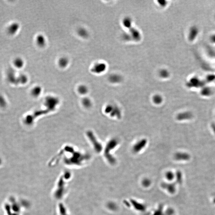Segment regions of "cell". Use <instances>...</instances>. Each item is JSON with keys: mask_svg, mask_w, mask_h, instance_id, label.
Segmentation results:
<instances>
[{"mask_svg": "<svg viewBox=\"0 0 215 215\" xmlns=\"http://www.w3.org/2000/svg\"><path fill=\"white\" fill-rule=\"evenodd\" d=\"M160 75L162 78H167L169 76L170 73L167 70H162L160 71Z\"/></svg>", "mask_w": 215, "mask_h": 215, "instance_id": "ac0fdd59", "label": "cell"}, {"mask_svg": "<svg viewBox=\"0 0 215 215\" xmlns=\"http://www.w3.org/2000/svg\"><path fill=\"white\" fill-rule=\"evenodd\" d=\"M191 116L189 113H183L178 114L177 119L179 120H185L190 119Z\"/></svg>", "mask_w": 215, "mask_h": 215, "instance_id": "4fadbf2b", "label": "cell"}, {"mask_svg": "<svg viewBox=\"0 0 215 215\" xmlns=\"http://www.w3.org/2000/svg\"><path fill=\"white\" fill-rule=\"evenodd\" d=\"M78 36L81 38L85 39L88 38L89 36V32L88 30L84 27H80L77 31Z\"/></svg>", "mask_w": 215, "mask_h": 215, "instance_id": "9c48e42d", "label": "cell"}, {"mask_svg": "<svg viewBox=\"0 0 215 215\" xmlns=\"http://www.w3.org/2000/svg\"><path fill=\"white\" fill-rule=\"evenodd\" d=\"M187 154L183 153H177L175 155V158L177 160H183L188 158Z\"/></svg>", "mask_w": 215, "mask_h": 215, "instance_id": "5bb4252c", "label": "cell"}, {"mask_svg": "<svg viewBox=\"0 0 215 215\" xmlns=\"http://www.w3.org/2000/svg\"><path fill=\"white\" fill-rule=\"evenodd\" d=\"M78 91L81 93H85L87 91V88L85 86L82 85L80 86L78 88Z\"/></svg>", "mask_w": 215, "mask_h": 215, "instance_id": "ffe728a7", "label": "cell"}, {"mask_svg": "<svg viewBox=\"0 0 215 215\" xmlns=\"http://www.w3.org/2000/svg\"><path fill=\"white\" fill-rule=\"evenodd\" d=\"M214 20L215 21V15L214 16Z\"/></svg>", "mask_w": 215, "mask_h": 215, "instance_id": "7402d4cb", "label": "cell"}, {"mask_svg": "<svg viewBox=\"0 0 215 215\" xmlns=\"http://www.w3.org/2000/svg\"><path fill=\"white\" fill-rule=\"evenodd\" d=\"M46 39L44 35L39 34L36 37V42L37 45L40 48H43L46 44Z\"/></svg>", "mask_w": 215, "mask_h": 215, "instance_id": "52a82bcc", "label": "cell"}, {"mask_svg": "<svg viewBox=\"0 0 215 215\" xmlns=\"http://www.w3.org/2000/svg\"><path fill=\"white\" fill-rule=\"evenodd\" d=\"M147 143V140L146 139H143L137 142L136 143L133 147V151L134 153L139 152L144 148Z\"/></svg>", "mask_w": 215, "mask_h": 215, "instance_id": "277c9868", "label": "cell"}, {"mask_svg": "<svg viewBox=\"0 0 215 215\" xmlns=\"http://www.w3.org/2000/svg\"><path fill=\"white\" fill-rule=\"evenodd\" d=\"M109 80L111 83H116L120 82L122 80V78L117 74H113L110 76Z\"/></svg>", "mask_w": 215, "mask_h": 215, "instance_id": "7c38bea8", "label": "cell"}, {"mask_svg": "<svg viewBox=\"0 0 215 215\" xmlns=\"http://www.w3.org/2000/svg\"><path fill=\"white\" fill-rule=\"evenodd\" d=\"M200 33V30L197 25H193L189 28L187 33L188 41L191 44L195 42L198 39Z\"/></svg>", "mask_w": 215, "mask_h": 215, "instance_id": "6da1fadb", "label": "cell"}, {"mask_svg": "<svg viewBox=\"0 0 215 215\" xmlns=\"http://www.w3.org/2000/svg\"><path fill=\"white\" fill-rule=\"evenodd\" d=\"M13 64L16 68L18 69H21L24 66L25 61L21 57H17L14 61Z\"/></svg>", "mask_w": 215, "mask_h": 215, "instance_id": "30bf717a", "label": "cell"}, {"mask_svg": "<svg viewBox=\"0 0 215 215\" xmlns=\"http://www.w3.org/2000/svg\"><path fill=\"white\" fill-rule=\"evenodd\" d=\"M107 66L105 63H98L92 67L91 71L94 74H100L105 72Z\"/></svg>", "mask_w": 215, "mask_h": 215, "instance_id": "3957f363", "label": "cell"}, {"mask_svg": "<svg viewBox=\"0 0 215 215\" xmlns=\"http://www.w3.org/2000/svg\"><path fill=\"white\" fill-rule=\"evenodd\" d=\"M111 116L112 117L116 116L118 119L121 117V113L120 110L117 106H114L112 112L111 113Z\"/></svg>", "mask_w": 215, "mask_h": 215, "instance_id": "8fae6325", "label": "cell"}, {"mask_svg": "<svg viewBox=\"0 0 215 215\" xmlns=\"http://www.w3.org/2000/svg\"><path fill=\"white\" fill-rule=\"evenodd\" d=\"M113 108L114 106L111 105H109L107 106L106 107V108L105 113L109 114V113H111L112 112L113 109Z\"/></svg>", "mask_w": 215, "mask_h": 215, "instance_id": "44dd1931", "label": "cell"}, {"mask_svg": "<svg viewBox=\"0 0 215 215\" xmlns=\"http://www.w3.org/2000/svg\"><path fill=\"white\" fill-rule=\"evenodd\" d=\"M123 25L124 27L128 29H130L132 27V21L131 19L126 18L123 20Z\"/></svg>", "mask_w": 215, "mask_h": 215, "instance_id": "2e32d148", "label": "cell"}, {"mask_svg": "<svg viewBox=\"0 0 215 215\" xmlns=\"http://www.w3.org/2000/svg\"><path fill=\"white\" fill-rule=\"evenodd\" d=\"M18 83L22 84L26 83L28 81V77L25 74H21L18 76Z\"/></svg>", "mask_w": 215, "mask_h": 215, "instance_id": "9a60e30c", "label": "cell"}, {"mask_svg": "<svg viewBox=\"0 0 215 215\" xmlns=\"http://www.w3.org/2000/svg\"><path fill=\"white\" fill-rule=\"evenodd\" d=\"M153 100L154 103L156 104H159L162 103V98L160 95L157 94V95H155L153 97Z\"/></svg>", "mask_w": 215, "mask_h": 215, "instance_id": "e0dca14e", "label": "cell"}, {"mask_svg": "<svg viewBox=\"0 0 215 215\" xmlns=\"http://www.w3.org/2000/svg\"><path fill=\"white\" fill-rule=\"evenodd\" d=\"M15 71L12 68H10L7 72V78L8 81L12 83H18V76H16Z\"/></svg>", "mask_w": 215, "mask_h": 215, "instance_id": "5b68a950", "label": "cell"}, {"mask_svg": "<svg viewBox=\"0 0 215 215\" xmlns=\"http://www.w3.org/2000/svg\"><path fill=\"white\" fill-rule=\"evenodd\" d=\"M118 142L117 139H113L110 140L106 146L105 151V155L107 159L111 163L114 164L116 162L115 158L110 154V152L116 147L118 144Z\"/></svg>", "mask_w": 215, "mask_h": 215, "instance_id": "7a4b0ae2", "label": "cell"}, {"mask_svg": "<svg viewBox=\"0 0 215 215\" xmlns=\"http://www.w3.org/2000/svg\"><path fill=\"white\" fill-rule=\"evenodd\" d=\"M70 63V60L66 57H62L58 61V65L60 68L65 69L68 67Z\"/></svg>", "mask_w": 215, "mask_h": 215, "instance_id": "ba28073f", "label": "cell"}, {"mask_svg": "<svg viewBox=\"0 0 215 215\" xmlns=\"http://www.w3.org/2000/svg\"><path fill=\"white\" fill-rule=\"evenodd\" d=\"M20 27V25L18 23H16V22L14 23L8 27L7 29V31H8V33L10 35H14L18 31Z\"/></svg>", "mask_w": 215, "mask_h": 215, "instance_id": "8992f818", "label": "cell"}, {"mask_svg": "<svg viewBox=\"0 0 215 215\" xmlns=\"http://www.w3.org/2000/svg\"><path fill=\"white\" fill-rule=\"evenodd\" d=\"M209 41L212 45L215 46V32L211 33L209 35Z\"/></svg>", "mask_w": 215, "mask_h": 215, "instance_id": "d6986e66", "label": "cell"}]
</instances>
